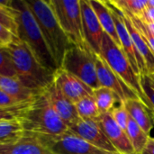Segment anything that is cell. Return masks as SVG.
Returning <instances> with one entry per match:
<instances>
[{
	"instance_id": "obj_8",
	"label": "cell",
	"mask_w": 154,
	"mask_h": 154,
	"mask_svg": "<svg viewBox=\"0 0 154 154\" xmlns=\"http://www.w3.org/2000/svg\"><path fill=\"white\" fill-rule=\"evenodd\" d=\"M38 138L54 154H113L93 146L69 130L60 136Z\"/></svg>"
},
{
	"instance_id": "obj_19",
	"label": "cell",
	"mask_w": 154,
	"mask_h": 154,
	"mask_svg": "<svg viewBox=\"0 0 154 154\" xmlns=\"http://www.w3.org/2000/svg\"><path fill=\"white\" fill-rule=\"evenodd\" d=\"M0 89L13 97L18 102H27L36 95L34 92L24 87L17 78H10L0 75ZM38 94V93H37Z\"/></svg>"
},
{
	"instance_id": "obj_36",
	"label": "cell",
	"mask_w": 154,
	"mask_h": 154,
	"mask_svg": "<svg viewBox=\"0 0 154 154\" xmlns=\"http://www.w3.org/2000/svg\"><path fill=\"white\" fill-rule=\"evenodd\" d=\"M147 7L148 8H154V0H148Z\"/></svg>"
},
{
	"instance_id": "obj_30",
	"label": "cell",
	"mask_w": 154,
	"mask_h": 154,
	"mask_svg": "<svg viewBox=\"0 0 154 154\" xmlns=\"http://www.w3.org/2000/svg\"><path fill=\"white\" fill-rule=\"evenodd\" d=\"M109 113L112 116L114 121L124 131H126L127 125H128V119H129V114L125 106V104L120 103L117 106H114Z\"/></svg>"
},
{
	"instance_id": "obj_22",
	"label": "cell",
	"mask_w": 154,
	"mask_h": 154,
	"mask_svg": "<svg viewBox=\"0 0 154 154\" xmlns=\"http://www.w3.org/2000/svg\"><path fill=\"white\" fill-rule=\"evenodd\" d=\"M93 97L96 100L100 114L110 112L116 102H118L119 104L123 103L114 91L104 87H100L99 88L94 90Z\"/></svg>"
},
{
	"instance_id": "obj_14",
	"label": "cell",
	"mask_w": 154,
	"mask_h": 154,
	"mask_svg": "<svg viewBox=\"0 0 154 154\" xmlns=\"http://www.w3.org/2000/svg\"><path fill=\"white\" fill-rule=\"evenodd\" d=\"M43 92L45 93L54 111L68 125V127L80 119L77 113L75 104L61 93L54 80L43 90Z\"/></svg>"
},
{
	"instance_id": "obj_5",
	"label": "cell",
	"mask_w": 154,
	"mask_h": 154,
	"mask_svg": "<svg viewBox=\"0 0 154 154\" xmlns=\"http://www.w3.org/2000/svg\"><path fill=\"white\" fill-rule=\"evenodd\" d=\"M99 55L106 60L111 69L132 90L136 93L141 101L150 109V104L141 87L140 76H138L133 69L131 63L122 48L118 46L106 32L104 33L101 51Z\"/></svg>"
},
{
	"instance_id": "obj_32",
	"label": "cell",
	"mask_w": 154,
	"mask_h": 154,
	"mask_svg": "<svg viewBox=\"0 0 154 154\" xmlns=\"http://www.w3.org/2000/svg\"><path fill=\"white\" fill-rule=\"evenodd\" d=\"M15 37L16 36L14 35L10 31L0 24V42L2 45L7 46L15 39Z\"/></svg>"
},
{
	"instance_id": "obj_27",
	"label": "cell",
	"mask_w": 154,
	"mask_h": 154,
	"mask_svg": "<svg viewBox=\"0 0 154 154\" xmlns=\"http://www.w3.org/2000/svg\"><path fill=\"white\" fill-rule=\"evenodd\" d=\"M120 11V10H119ZM120 12H122L123 14H126L128 17H129V19L132 21V23H134V25L136 27V29L142 33V35L144 37V39L146 40V42H147V43H148V45L150 46V48H151V50H152V51L153 52L154 54V34L152 32H151L150 31H149V29L147 28V26L144 24V23L142 21V20H140L139 18H137V17H135V16H134L133 14H128V13H126V12H124V11H120Z\"/></svg>"
},
{
	"instance_id": "obj_7",
	"label": "cell",
	"mask_w": 154,
	"mask_h": 154,
	"mask_svg": "<svg viewBox=\"0 0 154 154\" xmlns=\"http://www.w3.org/2000/svg\"><path fill=\"white\" fill-rule=\"evenodd\" d=\"M50 5L61 29L73 45L86 44L80 9V0H50Z\"/></svg>"
},
{
	"instance_id": "obj_29",
	"label": "cell",
	"mask_w": 154,
	"mask_h": 154,
	"mask_svg": "<svg viewBox=\"0 0 154 154\" xmlns=\"http://www.w3.org/2000/svg\"><path fill=\"white\" fill-rule=\"evenodd\" d=\"M28 102L29 101L20 103L16 106L9 107H0V121L18 120Z\"/></svg>"
},
{
	"instance_id": "obj_24",
	"label": "cell",
	"mask_w": 154,
	"mask_h": 154,
	"mask_svg": "<svg viewBox=\"0 0 154 154\" xmlns=\"http://www.w3.org/2000/svg\"><path fill=\"white\" fill-rule=\"evenodd\" d=\"M109 2L118 10L139 17L146 9L148 0H116Z\"/></svg>"
},
{
	"instance_id": "obj_2",
	"label": "cell",
	"mask_w": 154,
	"mask_h": 154,
	"mask_svg": "<svg viewBox=\"0 0 154 154\" xmlns=\"http://www.w3.org/2000/svg\"><path fill=\"white\" fill-rule=\"evenodd\" d=\"M11 10L17 25L16 37L26 44L42 66L55 72L58 67L47 47L39 25L25 0H12Z\"/></svg>"
},
{
	"instance_id": "obj_6",
	"label": "cell",
	"mask_w": 154,
	"mask_h": 154,
	"mask_svg": "<svg viewBox=\"0 0 154 154\" xmlns=\"http://www.w3.org/2000/svg\"><path fill=\"white\" fill-rule=\"evenodd\" d=\"M95 55L96 53L87 43L84 46L72 45L66 51L60 69L72 74L96 90L100 88V84L97 74Z\"/></svg>"
},
{
	"instance_id": "obj_20",
	"label": "cell",
	"mask_w": 154,
	"mask_h": 154,
	"mask_svg": "<svg viewBox=\"0 0 154 154\" xmlns=\"http://www.w3.org/2000/svg\"><path fill=\"white\" fill-rule=\"evenodd\" d=\"M125 132L135 154H141L151 136L148 135L130 116Z\"/></svg>"
},
{
	"instance_id": "obj_31",
	"label": "cell",
	"mask_w": 154,
	"mask_h": 154,
	"mask_svg": "<svg viewBox=\"0 0 154 154\" xmlns=\"http://www.w3.org/2000/svg\"><path fill=\"white\" fill-rule=\"evenodd\" d=\"M20 104L16 99H14L13 97L0 89V107H9V106H14Z\"/></svg>"
},
{
	"instance_id": "obj_17",
	"label": "cell",
	"mask_w": 154,
	"mask_h": 154,
	"mask_svg": "<svg viewBox=\"0 0 154 154\" xmlns=\"http://www.w3.org/2000/svg\"><path fill=\"white\" fill-rule=\"evenodd\" d=\"M89 3L97 16V19L104 30V32L118 45L121 47L120 40L116 32V23L114 21V17L110 11V8L106 3V1H99V0H89Z\"/></svg>"
},
{
	"instance_id": "obj_23",
	"label": "cell",
	"mask_w": 154,
	"mask_h": 154,
	"mask_svg": "<svg viewBox=\"0 0 154 154\" xmlns=\"http://www.w3.org/2000/svg\"><path fill=\"white\" fill-rule=\"evenodd\" d=\"M77 113L82 120H96L99 116L96 100L93 96H88L75 103Z\"/></svg>"
},
{
	"instance_id": "obj_16",
	"label": "cell",
	"mask_w": 154,
	"mask_h": 154,
	"mask_svg": "<svg viewBox=\"0 0 154 154\" xmlns=\"http://www.w3.org/2000/svg\"><path fill=\"white\" fill-rule=\"evenodd\" d=\"M0 154H54L35 135L24 134L23 137L10 144H0Z\"/></svg>"
},
{
	"instance_id": "obj_38",
	"label": "cell",
	"mask_w": 154,
	"mask_h": 154,
	"mask_svg": "<svg viewBox=\"0 0 154 154\" xmlns=\"http://www.w3.org/2000/svg\"><path fill=\"white\" fill-rule=\"evenodd\" d=\"M0 45H2V44H1V42H0Z\"/></svg>"
},
{
	"instance_id": "obj_25",
	"label": "cell",
	"mask_w": 154,
	"mask_h": 154,
	"mask_svg": "<svg viewBox=\"0 0 154 154\" xmlns=\"http://www.w3.org/2000/svg\"><path fill=\"white\" fill-rule=\"evenodd\" d=\"M0 75L16 78V72L6 46L0 45Z\"/></svg>"
},
{
	"instance_id": "obj_4",
	"label": "cell",
	"mask_w": 154,
	"mask_h": 154,
	"mask_svg": "<svg viewBox=\"0 0 154 154\" xmlns=\"http://www.w3.org/2000/svg\"><path fill=\"white\" fill-rule=\"evenodd\" d=\"M25 1L39 25L42 37L58 69H60L66 51L73 44L61 29L49 1Z\"/></svg>"
},
{
	"instance_id": "obj_37",
	"label": "cell",
	"mask_w": 154,
	"mask_h": 154,
	"mask_svg": "<svg viewBox=\"0 0 154 154\" xmlns=\"http://www.w3.org/2000/svg\"><path fill=\"white\" fill-rule=\"evenodd\" d=\"M151 75H152V77H153V78H154V73H153V74H151Z\"/></svg>"
},
{
	"instance_id": "obj_34",
	"label": "cell",
	"mask_w": 154,
	"mask_h": 154,
	"mask_svg": "<svg viewBox=\"0 0 154 154\" xmlns=\"http://www.w3.org/2000/svg\"><path fill=\"white\" fill-rule=\"evenodd\" d=\"M141 154H154V138L150 137Z\"/></svg>"
},
{
	"instance_id": "obj_35",
	"label": "cell",
	"mask_w": 154,
	"mask_h": 154,
	"mask_svg": "<svg viewBox=\"0 0 154 154\" xmlns=\"http://www.w3.org/2000/svg\"><path fill=\"white\" fill-rule=\"evenodd\" d=\"M144 24L147 26V28L149 29V31L154 34V22H152V23H144Z\"/></svg>"
},
{
	"instance_id": "obj_1",
	"label": "cell",
	"mask_w": 154,
	"mask_h": 154,
	"mask_svg": "<svg viewBox=\"0 0 154 154\" xmlns=\"http://www.w3.org/2000/svg\"><path fill=\"white\" fill-rule=\"evenodd\" d=\"M23 133L38 137H55L68 132V125L54 111L45 93L40 92L31 99L19 119Z\"/></svg>"
},
{
	"instance_id": "obj_28",
	"label": "cell",
	"mask_w": 154,
	"mask_h": 154,
	"mask_svg": "<svg viewBox=\"0 0 154 154\" xmlns=\"http://www.w3.org/2000/svg\"><path fill=\"white\" fill-rule=\"evenodd\" d=\"M0 24L10 31L14 35H17V25L10 8H6L0 5Z\"/></svg>"
},
{
	"instance_id": "obj_11",
	"label": "cell",
	"mask_w": 154,
	"mask_h": 154,
	"mask_svg": "<svg viewBox=\"0 0 154 154\" xmlns=\"http://www.w3.org/2000/svg\"><path fill=\"white\" fill-rule=\"evenodd\" d=\"M80 9L85 42L95 53L99 55L105 32L89 0H80Z\"/></svg>"
},
{
	"instance_id": "obj_26",
	"label": "cell",
	"mask_w": 154,
	"mask_h": 154,
	"mask_svg": "<svg viewBox=\"0 0 154 154\" xmlns=\"http://www.w3.org/2000/svg\"><path fill=\"white\" fill-rule=\"evenodd\" d=\"M140 83L143 92L150 104L152 114L154 116V78L151 74H141Z\"/></svg>"
},
{
	"instance_id": "obj_9",
	"label": "cell",
	"mask_w": 154,
	"mask_h": 154,
	"mask_svg": "<svg viewBox=\"0 0 154 154\" xmlns=\"http://www.w3.org/2000/svg\"><path fill=\"white\" fill-rule=\"evenodd\" d=\"M69 131L100 150L113 154H120L108 140L96 120L79 119L69 126Z\"/></svg>"
},
{
	"instance_id": "obj_33",
	"label": "cell",
	"mask_w": 154,
	"mask_h": 154,
	"mask_svg": "<svg viewBox=\"0 0 154 154\" xmlns=\"http://www.w3.org/2000/svg\"><path fill=\"white\" fill-rule=\"evenodd\" d=\"M137 18H139L140 20H142L144 23H152L154 22V8L146 7V9L143 13V14Z\"/></svg>"
},
{
	"instance_id": "obj_18",
	"label": "cell",
	"mask_w": 154,
	"mask_h": 154,
	"mask_svg": "<svg viewBox=\"0 0 154 154\" xmlns=\"http://www.w3.org/2000/svg\"><path fill=\"white\" fill-rule=\"evenodd\" d=\"M125 106L129 116L135 121V123L148 134L150 135L152 129L153 128V121L150 109L140 99H127L125 102Z\"/></svg>"
},
{
	"instance_id": "obj_12",
	"label": "cell",
	"mask_w": 154,
	"mask_h": 154,
	"mask_svg": "<svg viewBox=\"0 0 154 154\" xmlns=\"http://www.w3.org/2000/svg\"><path fill=\"white\" fill-rule=\"evenodd\" d=\"M54 82L61 93L74 104L85 97L93 96L94 90L90 87L62 69L55 71Z\"/></svg>"
},
{
	"instance_id": "obj_15",
	"label": "cell",
	"mask_w": 154,
	"mask_h": 154,
	"mask_svg": "<svg viewBox=\"0 0 154 154\" xmlns=\"http://www.w3.org/2000/svg\"><path fill=\"white\" fill-rule=\"evenodd\" d=\"M106 3L109 6L112 15L114 17V21H115L116 27V32H117V34H118V37L120 40V43H121V48L124 51L125 54L126 55L128 60L130 61L131 66H132L133 69L134 70V72L138 76H140V70H139V67H138V60H139L138 55H137L136 50L134 48V42L132 41V38L127 30V27L124 22L123 14L109 1H106Z\"/></svg>"
},
{
	"instance_id": "obj_21",
	"label": "cell",
	"mask_w": 154,
	"mask_h": 154,
	"mask_svg": "<svg viewBox=\"0 0 154 154\" xmlns=\"http://www.w3.org/2000/svg\"><path fill=\"white\" fill-rule=\"evenodd\" d=\"M23 130L18 120L0 121V144H10L19 141Z\"/></svg>"
},
{
	"instance_id": "obj_3",
	"label": "cell",
	"mask_w": 154,
	"mask_h": 154,
	"mask_svg": "<svg viewBox=\"0 0 154 154\" xmlns=\"http://www.w3.org/2000/svg\"><path fill=\"white\" fill-rule=\"evenodd\" d=\"M17 79L35 94L42 92L54 80V73L35 59L25 43L17 37L7 46Z\"/></svg>"
},
{
	"instance_id": "obj_10",
	"label": "cell",
	"mask_w": 154,
	"mask_h": 154,
	"mask_svg": "<svg viewBox=\"0 0 154 154\" xmlns=\"http://www.w3.org/2000/svg\"><path fill=\"white\" fill-rule=\"evenodd\" d=\"M95 62L100 87L107 88L114 91L118 96L121 102H125L127 99H140L136 93L132 90L111 69L106 60L97 53L95 55Z\"/></svg>"
},
{
	"instance_id": "obj_13",
	"label": "cell",
	"mask_w": 154,
	"mask_h": 154,
	"mask_svg": "<svg viewBox=\"0 0 154 154\" xmlns=\"http://www.w3.org/2000/svg\"><path fill=\"white\" fill-rule=\"evenodd\" d=\"M99 126L120 154H135L126 132L124 131L113 119L110 113L100 114L96 119Z\"/></svg>"
}]
</instances>
